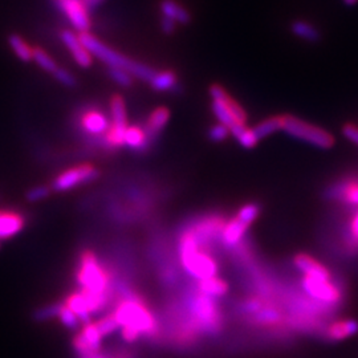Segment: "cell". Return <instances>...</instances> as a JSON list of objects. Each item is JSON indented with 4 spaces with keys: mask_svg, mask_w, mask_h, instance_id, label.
I'll return each instance as SVG.
<instances>
[{
    "mask_svg": "<svg viewBox=\"0 0 358 358\" xmlns=\"http://www.w3.org/2000/svg\"><path fill=\"white\" fill-rule=\"evenodd\" d=\"M48 195H50V188H46V186H37L28 191L27 199L31 202H37V201L46 199Z\"/></svg>",
    "mask_w": 358,
    "mask_h": 358,
    "instance_id": "f35d334b",
    "label": "cell"
},
{
    "mask_svg": "<svg viewBox=\"0 0 358 358\" xmlns=\"http://www.w3.org/2000/svg\"><path fill=\"white\" fill-rule=\"evenodd\" d=\"M292 32L307 41H317L320 39V34L316 27L303 20H297L292 24Z\"/></svg>",
    "mask_w": 358,
    "mask_h": 358,
    "instance_id": "f1b7e54d",
    "label": "cell"
},
{
    "mask_svg": "<svg viewBox=\"0 0 358 358\" xmlns=\"http://www.w3.org/2000/svg\"><path fill=\"white\" fill-rule=\"evenodd\" d=\"M63 306V303H56V304H51V306H46V307L37 309L34 313V319L36 321H48L53 317H57L59 310Z\"/></svg>",
    "mask_w": 358,
    "mask_h": 358,
    "instance_id": "1f68e13d",
    "label": "cell"
},
{
    "mask_svg": "<svg viewBox=\"0 0 358 358\" xmlns=\"http://www.w3.org/2000/svg\"><path fill=\"white\" fill-rule=\"evenodd\" d=\"M53 76L57 79V81L59 83H61L63 86H74L76 84V79L73 77V74L67 70V69L59 68L54 73H53Z\"/></svg>",
    "mask_w": 358,
    "mask_h": 358,
    "instance_id": "8d00e7d4",
    "label": "cell"
},
{
    "mask_svg": "<svg viewBox=\"0 0 358 358\" xmlns=\"http://www.w3.org/2000/svg\"><path fill=\"white\" fill-rule=\"evenodd\" d=\"M100 172L90 166V165H84V166H79V168H73L70 170L64 171L63 174H60L53 185L52 188L54 191H68L72 188H77L80 185H84V183H89V182H93L99 178Z\"/></svg>",
    "mask_w": 358,
    "mask_h": 358,
    "instance_id": "9c48e42d",
    "label": "cell"
},
{
    "mask_svg": "<svg viewBox=\"0 0 358 358\" xmlns=\"http://www.w3.org/2000/svg\"><path fill=\"white\" fill-rule=\"evenodd\" d=\"M24 227V218L14 211H0V239H10Z\"/></svg>",
    "mask_w": 358,
    "mask_h": 358,
    "instance_id": "9a60e30c",
    "label": "cell"
},
{
    "mask_svg": "<svg viewBox=\"0 0 358 358\" xmlns=\"http://www.w3.org/2000/svg\"><path fill=\"white\" fill-rule=\"evenodd\" d=\"M185 307L202 335L217 336L222 332L223 312L217 299L206 296L194 288L186 297Z\"/></svg>",
    "mask_w": 358,
    "mask_h": 358,
    "instance_id": "3957f363",
    "label": "cell"
},
{
    "mask_svg": "<svg viewBox=\"0 0 358 358\" xmlns=\"http://www.w3.org/2000/svg\"><path fill=\"white\" fill-rule=\"evenodd\" d=\"M32 60H34V63H36L40 68L50 72L52 74L59 69L57 64L54 63V60L52 59L51 56H50L47 52L43 51L41 48H34Z\"/></svg>",
    "mask_w": 358,
    "mask_h": 358,
    "instance_id": "f546056e",
    "label": "cell"
},
{
    "mask_svg": "<svg viewBox=\"0 0 358 358\" xmlns=\"http://www.w3.org/2000/svg\"><path fill=\"white\" fill-rule=\"evenodd\" d=\"M161 11L163 17H169L175 23L188 24L190 21V14L186 8H183L181 4H178L174 0H163L161 3Z\"/></svg>",
    "mask_w": 358,
    "mask_h": 358,
    "instance_id": "44dd1931",
    "label": "cell"
},
{
    "mask_svg": "<svg viewBox=\"0 0 358 358\" xmlns=\"http://www.w3.org/2000/svg\"><path fill=\"white\" fill-rule=\"evenodd\" d=\"M80 358H106V356L101 355L100 352H90V353H83V355H79Z\"/></svg>",
    "mask_w": 358,
    "mask_h": 358,
    "instance_id": "b9f144b4",
    "label": "cell"
},
{
    "mask_svg": "<svg viewBox=\"0 0 358 358\" xmlns=\"http://www.w3.org/2000/svg\"><path fill=\"white\" fill-rule=\"evenodd\" d=\"M8 43H10V47L12 48V51L15 52L17 57L24 61V63H28L32 60V54H34V50L30 48V46L17 34H11L8 37Z\"/></svg>",
    "mask_w": 358,
    "mask_h": 358,
    "instance_id": "83f0119b",
    "label": "cell"
},
{
    "mask_svg": "<svg viewBox=\"0 0 358 358\" xmlns=\"http://www.w3.org/2000/svg\"><path fill=\"white\" fill-rule=\"evenodd\" d=\"M169 119H170V113L166 108L155 109L148 121V135L155 136L157 133H159L166 126Z\"/></svg>",
    "mask_w": 358,
    "mask_h": 358,
    "instance_id": "d4e9b609",
    "label": "cell"
},
{
    "mask_svg": "<svg viewBox=\"0 0 358 358\" xmlns=\"http://www.w3.org/2000/svg\"><path fill=\"white\" fill-rule=\"evenodd\" d=\"M329 197L342 198L350 205L358 206V185H337L329 188Z\"/></svg>",
    "mask_w": 358,
    "mask_h": 358,
    "instance_id": "484cf974",
    "label": "cell"
},
{
    "mask_svg": "<svg viewBox=\"0 0 358 358\" xmlns=\"http://www.w3.org/2000/svg\"><path fill=\"white\" fill-rule=\"evenodd\" d=\"M250 226L246 224L243 221H240L238 217H235L234 219H231L230 222L226 223L222 228V240L226 246L234 247L238 243L241 241V239L244 237L247 228Z\"/></svg>",
    "mask_w": 358,
    "mask_h": 358,
    "instance_id": "d6986e66",
    "label": "cell"
},
{
    "mask_svg": "<svg viewBox=\"0 0 358 358\" xmlns=\"http://www.w3.org/2000/svg\"><path fill=\"white\" fill-rule=\"evenodd\" d=\"M179 259L183 270L198 281L215 277L219 272L217 259L206 251L205 243L194 230L186 231L179 240Z\"/></svg>",
    "mask_w": 358,
    "mask_h": 358,
    "instance_id": "7a4b0ae2",
    "label": "cell"
},
{
    "mask_svg": "<svg viewBox=\"0 0 358 358\" xmlns=\"http://www.w3.org/2000/svg\"><path fill=\"white\" fill-rule=\"evenodd\" d=\"M259 212H260L259 206L255 205V203H248V205L243 206V207L239 210L237 217H238L240 221H243V222L246 223V224L251 226L252 223L255 222Z\"/></svg>",
    "mask_w": 358,
    "mask_h": 358,
    "instance_id": "836d02e7",
    "label": "cell"
},
{
    "mask_svg": "<svg viewBox=\"0 0 358 358\" xmlns=\"http://www.w3.org/2000/svg\"><path fill=\"white\" fill-rule=\"evenodd\" d=\"M83 126L89 135H93V136H103L105 133H108V130L110 128L109 119H106V116L99 110L86 112L83 117Z\"/></svg>",
    "mask_w": 358,
    "mask_h": 358,
    "instance_id": "e0dca14e",
    "label": "cell"
},
{
    "mask_svg": "<svg viewBox=\"0 0 358 358\" xmlns=\"http://www.w3.org/2000/svg\"><path fill=\"white\" fill-rule=\"evenodd\" d=\"M103 336L96 324H84V328L74 336L73 346L79 355L99 352L101 348Z\"/></svg>",
    "mask_w": 358,
    "mask_h": 358,
    "instance_id": "7c38bea8",
    "label": "cell"
},
{
    "mask_svg": "<svg viewBox=\"0 0 358 358\" xmlns=\"http://www.w3.org/2000/svg\"><path fill=\"white\" fill-rule=\"evenodd\" d=\"M81 43L86 46L88 52L92 56H96L97 59H100L103 63H106L109 66V68H119L129 72L132 76H136L138 79L150 83V80L153 79L155 74V70L143 64H139L135 60L125 57L123 54H121L119 52L109 48L108 46H105L99 39H96L93 34L89 32H83L79 34Z\"/></svg>",
    "mask_w": 358,
    "mask_h": 358,
    "instance_id": "277c9868",
    "label": "cell"
},
{
    "mask_svg": "<svg viewBox=\"0 0 358 358\" xmlns=\"http://www.w3.org/2000/svg\"><path fill=\"white\" fill-rule=\"evenodd\" d=\"M230 133L238 139L239 143L246 149H252L257 143V138L252 129H248L246 123H235L230 128Z\"/></svg>",
    "mask_w": 358,
    "mask_h": 358,
    "instance_id": "603a6c76",
    "label": "cell"
},
{
    "mask_svg": "<svg viewBox=\"0 0 358 358\" xmlns=\"http://www.w3.org/2000/svg\"><path fill=\"white\" fill-rule=\"evenodd\" d=\"M177 84H178L177 77L170 70L155 72L153 79L150 80V86H153L154 90H157V92L174 90Z\"/></svg>",
    "mask_w": 358,
    "mask_h": 358,
    "instance_id": "cb8c5ba5",
    "label": "cell"
},
{
    "mask_svg": "<svg viewBox=\"0 0 358 358\" xmlns=\"http://www.w3.org/2000/svg\"><path fill=\"white\" fill-rule=\"evenodd\" d=\"M96 325H97V328H99V330H100V333H101L103 337L115 333L119 328V321H117V319H116V316H115L113 312H112V313H108L106 316L101 317V319L96 323Z\"/></svg>",
    "mask_w": 358,
    "mask_h": 358,
    "instance_id": "4dcf8cb0",
    "label": "cell"
},
{
    "mask_svg": "<svg viewBox=\"0 0 358 358\" xmlns=\"http://www.w3.org/2000/svg\"><path fill=\"white\" fill-rule=\"evenodd\" d=\"M60 11L67 17L70 24L80 34L88 32L90 28V19L84 0H54Z\"/></svg>",
    "mask_w": 358,
    "mask_h": 358,
    "instance_id": "8fae6325",
    "label": "cell"
},
{
    "mask_svg": "<svg viewBox=\"0 0 358 358\" xmlns=\"http://www.w3.org/2000/svg\"><path fill=\"white\" fill-rule=\"evenodd\" d=\"M175 21L174 20H171L169 17H162V20H161V27H162V30H163V32H166V34H171V32H174V30H175Z\"/></svg>",
    "mask_w": 358,
    "mask_h": 358,
    "instance_id": "60d3db41",
    "label": "cell"
},
{
    "mask_svg": "<svg viewBox=\"0 0 358 358\" xmlns=\"http://www.w3.org/2000/svg\"><path fill=\"white\" fill-rule=\"evenodd\" d=\"M109 74L113 79V81L117 83L119 86L128 88V86H132V83H133V76L123 69L109 68Z\"/></svg>",
    "mask_w": 358,
    "mask_h": 358,
    "instance_id": "e575fe53",
    "label": "cell"
},
{
    "mask_svg": "<svg viewBox=\"0 0 358 358\" xmlns=\"http://www.w3.org/2000/svg\"><path fill=\"white\" fill-rule=\"evenodd\" d=\"M357 333L358 321L356 320H339L328 325L325 330V336L332 341H341Z\"/></svg>",
    "mask_w": 358,
    "mask_h": 358,
    "instance_id": "2e32d148",
    "label": "cell"
},
{
    "mask_svg": "<svg viewBox=\"0 0 358 358\" xmlns=\"http://www.w3.org/2000/svg\"><path fill=\"white\" fill-rule=\"evenodd\" d=\"M348 6H353V4H356L357 3L358 0H344Z\"/></svg>",
    "mask_w": 358,
    "mask_h": 358,
    "instance_id": "ee69618b",
    "label": "cell"
},
{
    "mask_svg": "<svg viewBox=\"0 0 358 358\" xmlns=\"http://www.w3.org/2000/svg\"><path fill=\"white\" fill-rule=\"evenodd\" d=\"M301 288L310 299L332 308L341 304L344 299L341 287L336 284L333 279L324 280L304 275L301 277Z\"/></svg>",
    "mask_w": 358,
    "mask_h": 358,
    "instance_id": "ba28073f",
    "label": "cell"
},
{
    "mask_svg": "<svg viewBox=\"0 0 358 358\" xmlns=\"http://www.w3.org/2000/svg\"><path fill=\"white\" fill-rule=\"evenodd\" d=\"M64 304H66V307L69 308L79 317V320L83 324L90 323V315L92 313H90L89 308L86 306V299H84L81 290L70 293L68 297L66 299Z\"/></svg>",
    "mask_w": 358,
    "mask_h": 358,
    "instance_id": "ffe728a7",
    "label": "cell"
},
{
    "mask_svg": "<svg viewBox=\"0 0 358 358\" xmlns=\"http://www.w3.org/2000/svg\"><path fill=\"white\" fill-rule=\"evenodd\" d=\"M342 133H344V136L346 137L349 141H352L353 143H356L358 145V128L357 126H355V125H350V123H348V125H345L344 126V129H342Z\"/></svg>",
    "mask_w": 358,
    "mask_h": 358,
    "instance_id": "ab89813d",
    "label": "cell"
},
{
    "mask_svg": "<svg viewBox=\"0 0 358 358\" xmlns=\"http://www.w3.org/2000/svg\"><path fill=\"white\" fill-rule=\"evenodd\" d=\"M283 130L293 138L301 139L320 149H329L335 143L333 136L325 132L324 129L313 126L312 123L292 116L283 117Z\"/></svg>",
    "mask_w": 358,
    "mask_h": 358,
    "instance_id": "8992f818",
    "label": "cell"
},
{
    "mask_svg": "<svg viewBox=\"0 0 358 358\" xmlns=\"http://www.w3.org/2000/svg\"><path fill=\"white\" fill-rule=\"evenodd\" d=\"M86 1V7L88 8H92V7H96V6H99L101 1L103 0H84Z\"/></svg>",
    "mask_w": 358,
    "mask_h": 358,
    "instance_id": "7bdbcfd3",
    "label": "cell"
},
{
    "mask_svg": "<svg viewBox=\"0 0 358 358\" xmlns=\"http://www.w3.org/2000/svg\"><path fill=\"white\" fill-rule=\"evenodd\" d=\"M195 290L203 293L206 296L217 299V297L226 296L230 292V284L224 279L215 276V277H210L205 280H199L195 284Z\"/></svg>",
    "mask_w": 358,
    "mask_h": 358,
    "instance_id": "ac0fdd59",
    "label": "cell"
},
{
    "mask_svg": "<svg viewBox=\"0 0 358 358\" xmlns=\"http://www.w3.org/2000/svg\"><path fill=\"white\" fill-rule=\"evenodd\" d=\"M295 267L307 276H312L316 279H324V280H332V272L325 267L323 263L316 260L315 257L307 255V254H299L293 259Z\"/></svg>",
    "mask_w": 358,
    "mask_h": 358,
    "instance_id": "4fadbf2b",
    "label": "cell"
},
{
    "mask_svg": "<svg viewBox=\"0 0 358 358\" xmlns=\"http://www.w3.org/2000/svg\"><path fill=\"white\" fill-rule=\"evenodd\" d=\"M110 113H112V125L106 135V142L110 146H123V136L128 129V121H126L125 103L119 96L112 99Z\"/></svg>",
    "mask_w": 358,
    "mask_h": 358,
    "instance_id": "30bf717a",
    "label": "cell"
},
{
    "mask_svg": "<svg viewBox=\"0 0 358 358\" xmlns=\"http://www.w3.org/2000/svg\"><path fill=\"white\" fill-rule=\"evenodd\" d=\"M61 40L64 41V44L67 46V48L70 52V54L73 56L74 61L80 67L88 68V67L92 66V54L88 52L86 46L81 43V40L77 34L66 30V31L61 32Z\"/></svg>",
    "mask_w": 358,
    "mask_h": 358,
    "instance_id": "5bb4252c",
    "label": "cell"
},
{
    "mask_svg": "<svg viewBox=\"0 0 358 358\" xmlns=\"http://www.w3.org/2000/svg\"><path fill=\"white\" fill-rule=\"evenodd\" d=\"M57 317L60 319V321L64 324V326H67L68 329H77L80 326V323H81L79 320V317L69 308L66 307L64 303H63V306L59 310Z\"/></svg>",
    "mask_w": 358,
    "mask_h": 358,
    "instance_id": "d6a6232c",
    "label": "cell"
},
{
    "mask_svg": "<svg viewBox=\"0 0 358 358\" xmlns=\"http://www.w3.org/2000/svg\"><path fill=\"white\" fill-rule=\"evenodd\" d=\"M113 313L119 321L121 336L126 342H135L141 337L155 339L161 335L158 319L145 299L132 288L119 295Z\"/></svg>",
    "mask_w": 358,
    "mask_h": 358,
    "instance_id": "6da1fadb",
    "label": "cell"
},
{
    "mask_svg": "<svg viewBox=\"0 0 358 358\" xmlns=\"http://www.w3.org/2000/svg\"><path fill=\"white\" fill-rule=\"evenodd\" d=\"M148 137L149 136L141 128L128 126L123 136V145L135 150H141L148 145Z\"/></svg>",
    "mask_w": 358,
    "mask_h": 358,
    "instance_id": "7402d4cb",
    "label": "cell"
},
{
    "mask_svg": "<svg viewBox=\"0 0 358 358\" xmlns=\"http://www.w3.org/2000/svg\"><path fill=\"white\" fill-rule=\"evenodd\" d=\"M348 243L350 251H358V212L350 222V239Z\"/></svg>",
    "mask_w": 358,
    "mask_h": 358,
    "instance_id": "74e56055",
    "label": "cell"
},
{
    "mask_svg": "<svg viewBox=\"0 0 358 358\" xmlns=\"http://www.w3.org/2000/svg\"><path fill=\"white\" fill-rule=\"evenodd\" d=\"M228 136H230V129L222 123H218V125L212 126L208 132L210 139L214 141V142H222Z\"/></svg>",
    "mask_w": 358,
    "mask_h": 358,
    "instance_id": "d590c367",
    "label": "cell"
},
{
    "mask_svg": "<svg viewBox=\"0 0 358 358\" xmlns=\"http://www.w3.org/2000/svg\"><path fill=\"white\" fill-rule=\"evenodd\" d=\"M252 130L257 139L270 136L277 130H283V117H271V119H264L259 125H256Z\"/></svg>",
    "mask_w": 358,
    "mask_h": 358,
    "instance_id": "4316f807",
    "label": "cell"
},
{
    "mask_svg": "<svg viewBox=\"0 0 358 358\" xmlns=\"http://www.w3.org/2000/svg\"><path fill=\"white\" fill-rule=\"evenodd\" d=\"M210 96L212 99V112L219 119V123L226 125L228 129L235 123H246V112L227 95L222 86H211Z\"/></svg>",
    "mask_w": 358,
    "mask_h": 358,
    "instance_id": "52a82bcc",
    "label": "cell"
},
{
    "mask_svg": "<svg viewBox=\"0 0 358 358\" xmlns=\"http://www.w3.org/2000/svg\"><path fill=\"white\" fill-rule=\"evenodd\" d=\"M76 280L81 286V290L108 295L112 299V288L115 283L113 275L106 270V266L100 263L97 256L89 250L83 251L80 255Z\"/></svg>",
    "mask_w": 358,
    "mask_h": 358,
    "instance_id": "5b68a950",
    "label": "cell"
}]
</instances>
